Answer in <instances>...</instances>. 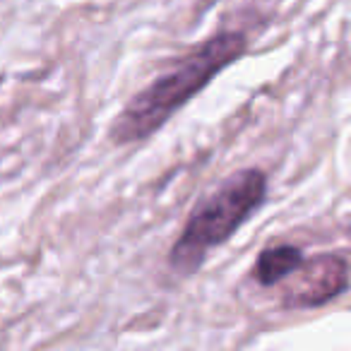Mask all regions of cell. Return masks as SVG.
<instances>
[{"mask_svg":"<svg viewBox=\"0 0 351 351\" xmlns=\"http://www.w3.org/2000/svg\"><path fill=\"white\" fill-rule=\"evenodd\" d=\"M245 49L248 41L241 32L212 34L200 49L183 56L173 68L137 92L116 116L108 137L116 145H132L154 135L178 108L186 106L217 75L236 63L245 53Z\"/></svg>","mask_w":351,"mask_h":351,"instance_id":"obj_1","label":"cell"},{"mask_svg":"<svg viewBox=\"0 0 351 351\" xmlns=\"http://www.w3.org/2000/svg\"><path fill=\"white\" fill-rule=\"evenodd\" d=\"M267 197V176L260 169L231 173L212 195L193 210L181 236L171 245L169 265L181 274H193L207 253L226 243Z\"/></svg>","mask_w":351,"mask_h":351,"instance_id":"obj_2","label":"cell"},{"mask_svg":"<svg viewBox=\"0 0 351 351\" xmlns=\"http://www.w3.org/2000/svg\"><path fill=\"white\" fill-rule=\"evenodd\" d=\"M291 287L284 293L289 308H317L337 298L349 287V265L337 253H320L303 260L291 274Z\"/></svg>","mask_w":351,"mask_h":351,"instance_id":"obj_3","label":"cell"},{"mask_svg":"<svg viewBox=\"0 0 351 351\" xmlns=\"http://www.w3.org/2000/svg\"><path fill=\"white\" fill-rule=\"evenodd\" d=\"M303 263V253L296 245H272V248H265L258 255V263L253 267V274L263 287H274V284H282L284 279H289Z\"/></svg>","mask_w":351,"mask_h":351,"instance_id":"obj_4","label":"cell"}]
</instances>
